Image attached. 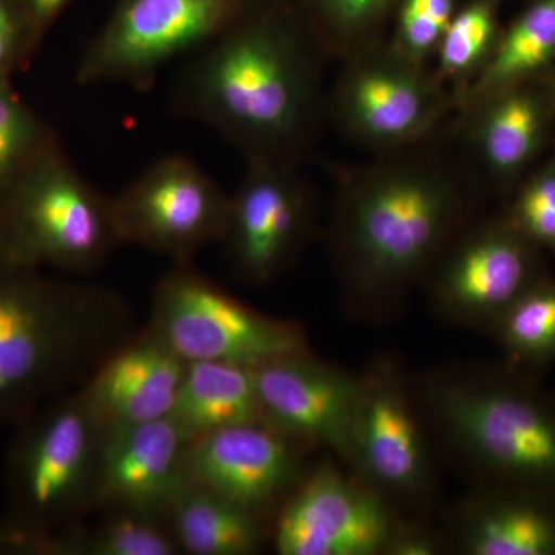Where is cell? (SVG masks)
I'll return each instance as SVG.
<instances>
[{
  "instance_id": "cell-1",
  "label": "cell",
  "mask_w": 555,
  "mask_h": 555,
  "mask_svg": "<svg viewBox=\"0 0 555 555\" xmlns=\"http://www.w3.org/2000/svg\"><path fill=\"white\" fill-rule=\"evenodd\" d=\"M429 141L377 153L339 178L331 250L347 302L389 315L469 224L480 179Z\"/></svg>"
},
{
  "instance_id": "cell-2",
  "label": "cell",
  "mask_w": 555,
  "mask_h": 555,
  "mask_svg": "<svg viewBox=\"0 0 555 555\" xmlns=\"http://www.w3.org/2000/svg\"><path fill=\"white\" fill-rule=\"evenodd\" d=\"M320 54L298 11L261 0L189 57L175 83L173 108L247 159L301 166L326 115Z\"/></svg>"
},
{
  "instance_id": "cell-3",
  "label": "cell",
  "mask_w": 555,
  "mask_h": 555,
  "mask_svg": "<svg viewBox=\"0 0 555 555\" xmlns=\"http://www.w3.org/2000/svg\"><path fill=\"white\" fill-rule=\"evenodd\" d=\"M137 331L116 292L0 261V426L78 389Z\"/></svg>"
},
{
  "instance_id": "cell-4",
  "label": "cell",
  "mask_w": 555,
  "mask_h": 555,
  "mask_svg": "<svg viewBox=\"0 0 555 555\" xmlns=\"http://www.w3.org/2000/svg\"><path fill=\"white\" fill-rule=\"evenodd\" d=\"M437 433L491 485L555 496V406L502 375L447 371L416 387Z\"/></svg>"
},
{
  "instance_id": "cell-5",
  "label": "cell",
  "mask_w": 555,
  "mask_h": 555,
  "mask_svg": "<svg viewBox=\"0 0 555 555\" xmlns=\"http://www.w3.org/2000/svg\"><path fill=\"white\" fill-rule=\"evenodd\" d=\"M7 455L11 554L35 555L51 537L96 513L105 427L78 389L47 401L17 423Z\"/></svg>"
},
{
  "instance_id": "cell-6",
  "label": "cell",
  "mask_w": 555,
  "mask_h": 555,
  "mask_svg": "<svg viewBox=\"0 0 555 555\" xmlns=\"http://www.w3.org/2000/svg\"><path fill=\"white\" fill-rule=\"evenodd\" d=\"M119 246L113 199L76 169L57 138L0 203V261L86 275Z\"/></svg>"
},
{
  "instance_id": "cell-7",
  "label": "cell",
  "mask_w": 555,
  "mask_h": 555,
  "mask_svg": "<svg viewBox=\"0 0 555 555\" xmlns=\"http://www.w3.org/2000/svg\"><path fill=\"white\" fill-rule=\"evenodd\" d=\"M261 0H118L80 54L82 86L149 90L164 68L198 53Z\"/></svg>"
},
{
  "instance_id": "cell-8",
  "label": "cell",
  "mask_w": 555,
  "mask_h": 555,
  "mask_svg": "<svg viewBox=\"0 0 555 555\" xmlns=\"http://www.w3.org/2000/svg\"><path fill=\"white\" fill-rule=\"evenodd\" d=\"M185 363L255 367L308 349L305 328L251 309L192 264H175L153 295L149 326Z\"/></svg>"
},
{
  "instance_id": "cell-9",
  "label": "cell",
  "mask_w": 555,
  "mask_h": 555,
  "mask_svg": "<svg viewBox=\"0 0 555 555\" xmlns=\"http://www.w3.org/2000/svg\"><path fill=\"white\" fill-rule=\"evenodd\" d=\"M451 108L454 98L433 65L387 42L345 61L326 98L335 127L375 155L429 141Z\"/></svg>"
},
{
  "instance_id": "cell-10",
  "label": "cell",
  "mask_w": 555,
  "mask_h": 555,
  "mask_svg": "<svg viewBox=\"0 0 555 555\" xmlns=\"http://www.w3.org/2000/svg\"><path fill=\"white\" fill-rule=\"evenodd\" d=\"M112 199L120 243L173 264H192L224 240L230 195L188 156L156 159Z\"/></svg>"
},
{
  "instance_id": "cell-11",
  "label": "cell",
  "mask_w": 555,
  "mask_h": 555,
  "mask_svg": "<svg viewBox=\"0 0 555 555\" xmlns=\"http://www.w3.org/2000/svg\"><path fill=\"white\" fill-rule=\"evenodd\" d=\"M418 398L393 361H375L360 375V400L347 466L393 506L425 505L434 466Z\"/></svg>"
},
{
  "instance_id": "cell-12",
  "label": "cell",
  "mask_w": 555,
  "mask_h": 555,
  "mask_svg": "<svg viewBox=\"0 0 555 555\" xmlns=\"http://www.w3.org/2000/svg\"><path fill=\"white\" fill-rule=\"evenodd\" d=\"M540 250L509 214L466 224L427 273L434 308L452 323L494 328L542 278Z\"/></svg>"
},
{
  "instance_id": "cell-13",
  "label": "cell",
  "mask_w": 555,
  "mask_h": 555,
  "mask_svg": "<svg viewBox=\"0 0 555 555\" xmlns=\"http://www.w3.org/2000/svg\"><path fill=\"white\" fill-rule=\"evenodd\" d=\"M317 201L299 164L247 159L230 195L224 244L230 266L244 281L266 284L286 272L308 246Z\"/></svg>"
},
{
  "instance_id": "cell-14",
  "label": "cell",
  "mask_w": 555,
  "mask_h": 555,
  "mask_svg": "<svg viewBox=\"0 0 555 555\" xmlns=\"http://www.w3.org/2000/svg\"><path fill=\"white\" fill-rule=\"evenodd\" d=\"M400 520L396 506L331 463L309 470L284 500L272 529L281 555L386 554Z\"/></svg>"
},
{
  "instance_id": "cell-15",
  "label": "cell",
  "mask_w": 555,
  "mask_h": 555,
  "mask_svg": "<svg viewBox=\"0 0 555 555\" xmlns=\"http://www.w3.org/2000/svg\"><path fill=\"white\" fill-rule=\"evenodd\" d=\"M302 447L262 420L224 427L190 441L185 481L266 518L305 477Z\"/></svg>"
},
{
  "instance_id": "cell-16",
  "label": "cell",
  "mask_w": 555,
  "mask_h": 555,
  "mask_svg": "<svg viewBox=\"0 0 555 555\" xmlns=\"http://www.w3.org/2000/svg\"><path fill=\"white\" fill-rule=\"evenodd\" d=\"M262 422L305 447L349 462L360 377L324 363L309 349L254 367Z\"/></svg>"
},
{
  "instance_id": "cell-17",
  "label": "cell",
  "mask_w": 555,
  "mask_h": 555,
  "mask_svg": "<svg viewBox=\"0 0 555 555\" xmlns=\"http://www.w3.org/2000/svg\"><path fill=\"white\" fill-rule=\"evenodd\" d=\"M553 75L459 109L460 139L480 182L513 192L540 163L555 127Z\"/></svg>"
},
{
  "instance_id": "cell-18",
  "label": "cell",
  "mask_w": 555,
  "mask_h": 555,
  "mask_svg": "<svg viewBox=\"0 0 555 555\" xmlns=\"http://www.w3.org/2000/svg\"><path fill=\"white\" fill-rule=\"evenodd\" d=\"M189 443L171 416L107 427L101 444L94 514L120 509L166 517L185 485Z\"/></svg>"
},
{
  "instance_id": "cell-19",
  "label": "cell",
  "mask_w": 555,
  "mask_h": 555,
  "mask_svg": "<svg viewBox=\"0 0 555 555\" xmlns=\"http://www.w3.org/2000/svg\"><path fill=\"white\" fill-rule=\"evenodd\" d=\"M188 363L150 327L134 332L79 387L87 403L107 427L167 418Z\"/></svg>"
},
{
  "instance_id": "cell-20",
  "label": "cell",
  "mask_w": 555,
  "mask_h": 555,
  "mask_svg": "<svg viewBox=\"0 0 555 555\" xmlns=\"http://www.w3.org/2000/svg\"><path fill=\"white\" fill-rule=\"evenodd\" d=\"M452 534L467 555H555V496L491 485L462 506Z\"/></svg>"
},
{
  "instance_id": "cell-21",
  "label": "cell",
  "mask_w": 555,
  "mask_h": 555,
  "mask_svg": "<svg viewBox=\"0 0 555 555\" xmlns=\"http://www.w3.org/2000/svg\"><path fill=\"white\" fill-rule=\"evenodd\" d=\"M166 518L181 554H258L272 537L264 517L188 481Z\"/></svg>"
},
{
  "instance_id": "cell-22",
  "label": "cell",
  "mask_w": 555,
  "mask_h": 555,
  "mask_svg": "<svg viewBox=\"0 0 555 555\" xmlns=\"http://www.w3.org/2000/svg\"><path fill=\"white\" fill-rule=\"evenodd\" d=\"M170 416L190 441L262 420L254 367L222 361L188 363Z\"/></svg>"
},
{
  "instance_id": "cell-23",
  "label": "cell",
  "mask_w": 555,
  "mask_h": 555,
  "mask_svg": "<svg viewBox=\"0 0 555 555\" xmlns=\"http://www.w3.org/2000/svg\"><path fill=\"white\" fill-rule=\"evenodd\" d=\"M554 72L555 0H529L511 24L503 27L494 56L470 83L456 109Z\"/></svg>"
},
{
  "instance_id": "cell-24",
  "label": "cell",
  "mask_w": 555,
  "mask_h": 555,
  "mask_svg": "<svg viewBox=\"0 0 555 555\" xmlns=\"http://www.w3.org/2000/svg\"><path fill=\"white\" fill-rule=\"evenodd\" d=\"M100 520L83 521L51 537L35 555H178L167 518L134 511H102Z\"/></svg>"
},
{
  "instance_id": "cell-25",
  "label": "cell",
  "mask_w": 555,
  "mask_h": 555,
  "mask_svg": "<svg viewBox=\"0 0 555 555\" xmlns=\"http://www.w3.org/2000/svg\"><path fill=\"white\" fill-rule=\"evenodd\" d=\"M506 0H465L449 22L434 54L433 68L459 105L494 56L502 36Z\"/></svg>"
},
{
  "instance_id": "cell-26",
  "label": "cell",
  "mask_w": 555,
  "mask_h": 555,
  "mask_svg": "<svg viewBox=\"0 0 555 555\" xmlns=\"http://www.w3.org/2000/svg\"><path fill=\"white\" fill-rule=\"evenodd\" d=\"M398 0H301L299 16L323 54L343 62L385 42Z\"/></svg>"
},
{
  "instance_id": "cell-27",
  "label": "cell",
  "mask_w": 555,
  "mask_h": 555,
  "mask_svg": "<svg viewBox=\"0 0 555 555\" xmlns=\"http://www.w3.org/2000/svg\"><path fill=\"white\" fill-rule=\"evenodd\" d=\"M496 337L518 363L555 358V281L540 278L507 308L494 326Z\"/></svg>"
},
{
  "instance_id": "cell-28",
  "label": "cell",
  "mask_w": 555,
  "mask_h": 555,
  "mask_svg": "<svg viewBox=\"0 0 555 555\" xmlns=\"http://www.w3.org/2000/svg\"><path fill=\"white\" fill-rule=\"evenodd\" d=\"M56 138L13 83L0 82V203Z\"/></svg>"
},
{
  "instance_id": "cell-29",
  "label": "cell",
  "mask_w": 555,
  "mask_h": 555,
  "mask_svg": "<svg viewBox=\"0 0 555 555\" xmlns=\"http://www.w3.org/2000/svg\"><path fill=\"white\" fill-rule=\"evenodd\" d=\"M465 0H398L392 17V49L418 64L433 65L449 22Z\"/></svg>"
},
{
  "instance_id": "cell-30",
  "label": "cell",
  "mask_w": 555,
  "mask_h": 555,
  "mask_svg": "<svg viewBox=\"0 0 555 555\" xmlns=\"http://www.w3.org/2000/svg\"><path fill=\"white\" fill-rule=\"evenodd\" d=\"M507 214L529 240L555 255V149L518 184Z\"/></svg>"
},
{
  "instance_id": "cell-31",
  "label": "cell",
  "mask_w": 555,
  "mask_h": 555,
  "mask_svg": "<svg viewBox=\"0 0 555 555\" xmlns=\"http://www.w3.org/2000/svg\"><path fill=\"white\" fill-rule=\"evenodd\" d=\"M38 46L20 2L0 0V82H13Z\"/></svg>"
},
{
  "instance_id": "cell-32",
  "label": "cell",
  "mask_w": 555,
  "mask_h": 555,
  "mask_svg": "<svg viewBox=\"0 0 555 555\" xmlns=\"http://www.w3.org/2000/svg\"><path fill=\"white\" fill-rule=\"evenodd\" d=\"M437 537L433 532H427L420 526H409L400 524L396 535L390 540L387 546V555H434L438 553Z\"/></svg>"
},
{
  "instance_id": "cell-33",
  "label": "cell",
  "mask_w": 555,
  "mask_h": 555,
  "mask_svg": "<svg viewBox=\"0 0 555 555\" xmlns=\"http://www.w3.org/2000/svg\"><path fill=\"white\" fill-rule=\"evenodd\" d=\"M17 2L30 24L33 35L40 43L53 22L73 0H17Z\"/></svg>"
},
{
  "instance_id": "cell-34",
  "label": "cell",
  "mask_w": 555,
  "mask_h": 555,
  "mask_svg": "<svg viewBox=\"0 0 555 555\" xmlns=\"http://www.w3.org/2000/svg\"><path fill=\"white\" fill-rule=\"evenodd\" d=\"M0 554H11V543L9 535L5 534L2 526H0Z\"/></svg>"
},
{
  "instance_id": "cell-35",
  "label": "cell",
  "mask_w": 555,
  "mask_h": 555,
  "mask_svg": "<svg viewBox=\"0 0 555 555\" xmlns=\"http://www.w3.org/2000/svg\"><path fill=\"white\" fill-rule=\"evenodd\" d=\"M553 86H554V94H555V72H554V75H553Z\"/></svg>"
}]
</instances>
